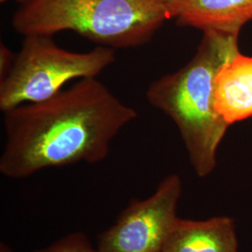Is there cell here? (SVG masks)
<instances>
[{
	"instance_id": "obj_1",
	"label": "cell",
	"mask_w": 252,
	"mask_h": 252,
	"mask_svg": "<svg viewBox=\"0 0 252 252\" xmlns=\"http://www.w3.org/2000/svg\"><path fill=\"white\" fill-rule=\"evenodd\" d=\"M0 173L26 179L46 168L103 161L112 140L137 117L96 78L76 81L49 99L3 112Z\"/></svg>"
},
{
	"instance_id": "obj_2",
	"label": "cell",
	"mask_w": 252,
	"mask_h": 252,
	"mask_svg": "<svg viewBox=\"0 0 252 252\" xmlns=\"http://www.w3.org/2000/svg\"><path fill=\"white\" fill-rule=\"evenodd\" d=\"M238 53L237 35L204 31L189 62L179 70L154 80L146 91L148 102L178 127L199 178H206L215 169L218 149L229 127L216 108L217 74Z\"/></svg>"
},
{
	"instance_id": "obj_3",
	"label": "cell",
	"mask_w": 252,
	"mask_h": 252,
	"mask_svg": "<svg viewBox=\"0 0 252 252\" xmlns=\"http://www.w3.org/2000/svg\"><path fill=\"white\" fill-rule=\"evenodd\" d=\"M169 19L168 0H34L11 23L22 36L71 31L116 50L145 45Z\"/></svg>"
},
{
	"instance_id": "obj_4",
	"label": "cell",
	"mask_w": 252,
	"mask_h": 252,
	"mask_svg": "<svg viewBox=\"0 0 252 252\" xmlns=\"http://www.w3.org/2000/svg\"><path fill=\"white\" fill-rule=\"evenodd\" d=\"M115 60V50L109 47L72 52L57 45L52 36H26L11 69L0 80V109L49 99L69 81L96 78Z\"/></svg>"
},
{
	"instance_id": "obj_5",
	"label": "cell",
	"mask_w": 252,
	"mask_h": 252,
	"mask_svg": "<svg viewBox=\"0 0 252 252\" xmlns=\"http://www.w3.org/2000/svg\"><path fill=\"white\" fill-rule=\"evenodd\" d=\"M182 183L176 174L166 176L153 194L133 200L116 221L100 234L99 252H161L179 217Z\"/></svg>"
},
{
	"instance_id": "obj_6",
	"label": "cell",
	"mask_w": 252,
	"mask_h": 252,
	"mask_svg": "<svg viewBox=\"0 0 252 252\" xmlns=\"http://www.w3.org/2000/svg\"><path fill=\"white\" fill-rule=\"evenodd\" d=\"M170 19L183 27L239 36L252 21V0H168Z\"/></svg>"
},
{
	"instance_id": "obj_7",
	"label": "cell",
	"mask_w": 252,
	"mask_h": 252,
	"mask_svg": "<svg viewBox=\"0 0 252 252\" xmlns=\"http://www.w3.org/2000/svg\"><path fill=\"white\" fill-rule=\"evenodd\" d=\"M161 252H238L234 220L226 216L204 220L179 218Z\"/></svg>"
},
{
	"instance_id": "obj_8",
	"label": "cell",
	"mask_w": 252,
	"mask_h": 252,
	"mask_svg": "<svg viewBox=\"0 0 252 252\" xmlns=\"http://www.w3.org/2000/svg\"><path fill=\"white\" fill-rule=\"evenodd\" d=\"M215 104L229 126L252 117V56L239 52L220 66L215 81Z\"/></svg>"
},
{
	"instance_id": "obj_9",
	"label": "cell",
	"mask_w": 252,
	"mask_h": 252,
	"mask_svg": "<svg viewBox=\"0 0 252 252\" xmlns=\"http://www.w3.org/2000/svg\"><path fill=\"white\" fill-rule=\"evenodd\" d=\"M33 252H99V251L97 247H93L85 234L72 233L64 235L54 243Z\"/></svg>"
},
{
	"instance_id": "obj_10",
	"label": "cell",
	"mask_w": 252,
	"mask_h": 252,
	"mask_svg": "<svg viewBox=\"0 0 252 252\" xmlns=\"http://www.w3.org/2000/svg\"><path fill=\"white\" fill-rule=\"evenodd\" d=\"M16 54H13L5 44L0 46V80L5 78L11 69Z\"/></svg>"
},
{
	"instance_id": "obj_11",
	"label": "cell",
	"mask_w": 252,
	"mask_h": 252,
	"mask_svg": "<svg viewBox=\"0 0 252 252\" xmlns=\"http://www.w3.org/2000/svg\"><path fill=\"white\" fill-rule=\"evenodd\" d=\"M0 252H13L11 248L6 243H1L0 245Z\"/></svg>"
},
{
	"instance_id": "obj_12",
	"label": "cell",
	"mask_w": 252,
	"mask_h": 252,
	"mask_svg": "<svg viewBox=\"0 0 252 252\" xmlns=\"http://www.w3.org/2000/svg\"><path fill=\"white\" fill-rule=\"evenodd\" d=\"M17 1H21V2H23L24 4H27L28 2H31V1H34V0H17Z\"/></svg>"
}]
</instances>
